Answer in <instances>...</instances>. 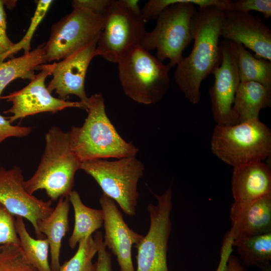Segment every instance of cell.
Wrapping results in <instances>:
<instances>
[{
	"label": "cell",
	"instance_id": "cell-1",
	"mask_svg": "<svg viewBox=\"0 0 271 271\" xmlns=\"http://www.w3.org/2000/svg\"><path fill=\"white\" fill-rule=\"evenodd\" d=\"M225 11L215 6L199 7L192 21L194 46L190 55L177 64L176 83L186 99L193 104L201 98L202 81L220 64L219 38Z\"/></svg>",
	"mask_w": 271,
	"mask_h": 271
},
{
	"label": "cell",
	"instance_id": "cell-2",
	"mask_svg": "<svg viewBox=\"0 0 271 271\" xmlns=\"http://www.w3.org/2000/svg\"><path fill=\"white\" fill-rule=\"evenodd\" d=\"M83 125L68 131L71 150L81 163L136 156L139 150L117 132L106 113L100 93L89 97Z\"/></svg>",
	"mask_w": 271,
	"mask_h": 271
},
{
	"label": "cell",
	"instance_id": "cell-3",
	"mask_svg": "<svg viewBox=\"0 0 271 271\" xmlns=\"http://www.w3.org/2000/svg\"><path fill=\"white\" fill-rule=\"evenodd\" d=\"M228 0H183L165 9L157 19L155 28L147 32L141 44L147 51L156 50L160 61L169 60L173 67L182 60L183 52L193 40L191 25L196 6L215 5L224 10Z\"/></svg>",
	"mask_w": 271,
	"mask_h": 271
},
{
	"label": "cell",
	"instance_id": "cell-4",
	"mask_svg": "<svg viewBox=\"0 0 271 271\" xmlns=\"http://www.w3.org/2000/svg\"><path fill=\"white\" fill-rule=\"evenodd\" d=\"M45 147L41 162L34 175L24 185L31 195L45 190L52 201L69 196L74 177L81 162L71 150L68 131L52 126L45 134Z\"/></svg>",
	"mask_w": 271,
	"mask_h": 271
},
{
	"label": "cell",
	"instance_id": "cell-5",
	"mask_svg": "<svg viewBox=\"0 0 271 271\" xmlns=\"http://www.w3.org/2000/svg\"><path fill=\"white\" fill-rule=\"evenodd\" d=\"M212 153L233 167L263 162L271 153V130L259 118L230 125H216L211 140Z\"/></svg>",
	"mask_w": 271,
	"mask_h": 271
},
{
	"label": "cell",
	"instance_id": "cell-6",
	"mask_svg": "<svg viewBox=\"0 0 271 271\" xmlns=\"http://www.w3.org/2000/svg\"><path fill=\"white\" fill-rule=\"evenodd\" d=\"M117 64L123 91L132 100L145 105L156 104L169 90L171 66L141 45L126 54Z\"/></svg>",
	"mask_w": 271,
	"mask_h": 271
},
{
	"label": "cell",
	"instance_id": "cell-7",
	"mask_svg": "<svg viewBox=\"0 0 271 271\" xmlns=\"http://www.w3.org/2000/svg\"><path fill=\"white\" fill-rule=\"evenodd\" d=\"M80 169L91 176L105 194L126 215L136 214L139 180L144 175L143 163L136 156L115 161L99 159L81 163Z\"/></svg>",
	"mask_w": 271,
	"mask_h": 271
},
{
	"label": "cell",
	"instance_id": "cell-8",
	"mask_svg": "<svg viewBox=\"0 0 271 271\" xmlns=\"http://www.w3.org/2000/svg\"><path fill=\"white\" fill-rule=\"evenodd\" d=\"M104 16L76 8L53 25L50 37L44 43L46 62L62 60L98 39Z\"/></svg>",
	"mask_w": 271,
	"mask_h": 271
},
{
	"label": "cell",
	"instance_id": "cell-9",
	"mask_svg": "<svg viewBox=\"0 0 271 271\" xmlns=\"http://www.w3.org/2000/svg\"><path fill=\"white\" fill-rule=\"evenodd\" d=\"M146 32L141 15L132 13L113 0L104 16L95 55L117 63L126 54L141 45Z\"/></svg>",
	"mask_w": 271,
	"mask_h": 271
},
{
	"label": "cell",
	"instance_id": "cell-10",
	"mask_svg": "<svg viewBox=\"0 0 271 271\" xmlns=\"http://www.w3.org/2000/svg\"><path fill=\"white\" fill-rule=\"evenodd\" d=\"M154 195L158 204L147 206L150 219L149 230L141 242L134 246L137 249L136 271H169L167 254L172 230L171 188L161 195Z\"/></svg>",
	"mask_w": 271,
	"mask_h": 271
},
{
	"label": "cell",
	"instance_id": "cell-11",
	"mask_svg": "<svg viewBox=\"0 0 271 271\" xmlns=\"http://www.w3.org/2000/svg\"><path fill=\"white\" fill-rule=\"evenodd\" d=\"M55 62L40 66V72L22 89L6 96H1L0 99L12 104L10 109L4 111V113L12 114L8 118L11 123L18 119L42 112L54 113L72 107L87 109V106L80 101H69L54 97L48 90L45 80L52 75Z\"/></svg>",
	"mask_w": 271,
	"mask_h": 271
},
{
	"label": "cell",
	"instance_id": "cell-12",
	"mask_svg": "<svg viewBox=\"0 0 271 271\" xmlns=\"http://www.w3.org/2000/svg\"><path fill=\"white\" fill-rule=\"evenodd\" d=\"M220 64L212 71L214 82L209 93L212 115L216 125L238 123L232 109L235 95L240 82L238 69V48L234 42L220 43Z\"/></svg>",
	"mask_w": 271,
	"mask_h": 271
},
{
	"label": "cell",
	"instance_id": "cell-13",
	"mask_svg": "<svg viewBox=\"0 0 271 271\" xmlns=\"http://www.w3.org/2000/svg\"><path fill=\"white\" fill-rule=\"evenodd\" d=\"M21 169L15 166L10 169L0 168V203L12 215L27 219L33 226L38 239H42L38 228L39 221L53 211L52 201L38 199L25 189Z\"/></svg>",
	"mask_w": 271,
	"mask_h": 271
},
{
	"label": "cell",
	"instance_id": "cell-14",
	"mask_svg": "<svg viewBox=\"0 0 271 271\" xmlns=\"http://www.w3.org/2000/svg\"><path fill=\"white\" fill-rule=\"evenodd\" d=\"M103 214V242L116 257L119 271H136L132 248L144 236L130 229L125 222L116 203L104 194L99 198Z\"/></svg>",
	"mask_w": 271,
	"mask_h": 271
},
{
	"label": "cell",
	"instance_id": "cell-15",
	"mask_svg": "<svg viewBox=\"0 0 271 271\" xmlns=\"http://www.w3.org/2000/svg\"><path fill=\"white\" fill-rule=\"evenodd\" d=\"M98 39L60 62H55L53 78L47 87L51 93L54 91L59 98L64 100L69 95H76L87 107L89 97L85 91V79L88 66L96 56Z\"/></svg>",
	"mask_w": 271,
	"mask_h": 271
},
{
	"label": "cell",
	"instance_id": "cell-16",
	"mask_svg": "<svg viewBox=\"0 0 271 271\" xmlns=\"http://www.w3.org/2000/svg\"><path fill=\"white\" fill-rule=\"evenodd\" d=\"M220 37L241 44L256 57L271 61V30L257 15L225 11Z\"/></svg>",
	"mask_w": 271,
	"mask_h": 271
},
{
	"label": "cell",
	"instance_id": "cell-17",
	"mask_svg": "<svg viewBox=\"0 0 271 271\" xmlns=\"http://www.w3.org/2000/svg\"><path fill=\"white\" fill-rule=\"evenodd\" d=\"M233 240L271 232V195L245 202H235L230 210Z\"/></svg>",
	"mask_w": 271,
	"mask_h": 271
},
{
	"label": "cell",
	"instance_id": "cell-18",
	"mask_svg": "<svg viewBox=\"0 0 271 271\" xmlns=\"http://www.w3.org/2000/svg\"><path fill=\"white\" fill-rule=\"evenodd\" d=\"M235 202L253 201L271 195V171L263 162L234 167L231 179Z\"/></svg>",
	"mask_w": 271,
	"mask_h": 271
},
{
	"label": "cell",
	"instance_id": "cell-19",
	"mask_svg": "<svg viewBox=\"0 0 271 271\" xmlns=\"http://www.w3.org/2000/svg\"><path fill=\"white\" fill-rule=\"evenodd\" d=\"M69 202L68 196L60 197L52 212L38 223L39 232L45 234L49 241L52 271H58L61 265L60 254L62 241L69 231Z\"/></svg>",
	"mask_w": 271,
	"mask_h": 271
},
{
	"label": "cell",
	"instance_id": "cell-20",
	"mask_svg": "<svg viewBox=\"0 0 271 271\" xmlns=\"http://www.w3.org/2000/svg\"><path fill=\"white\" fill-rule=\"evenodd\" d=\"M271 89L254 81L240 82L232 109L238 123L258 118L260 110L270 106Z\"/></svg>",
	"mask_w": 271,
	"mask_h": 271
},
{
	"label": "cell",
	"instance_id": "cell-21",
	"mask_svg": "<svg viewBox=\"0 0 271 271\" xmlns=\"http://www.w3.org/2000/svg\"><path fill=\"white\" fill-rule=\"evenodd\" d=\"M44 43L22 56L0 62V98L6 86L13 80L21 78L32 79L35 70L46 64Z\"/></svg>",
	"mask_w": 271,
	"mask_h": 271
},
{
	"label": "cell",
	"instance_id": "cell-22",
	"mask_svg": "<svg viewBox=\"0 0 271 271\" xmlns=\"http://www.w3.org/2000/svg\"><path fill=\"white\" fill-rule=\"evenodd\" d=\"M68 197L74 212L73 230L68 240L69 247L73 249L80 241L102 226L103 214L101 209L85 205L75 190H72Z\"/></svg>",
	"mask_w": 271,
	"mask_h": 271
},
{
	"label": "cell",
	"instance_id": "cell-23",
	"mask_svg": "<svg viewBox=\"0 0 271 271\" xmlns=\"http://www.w3.org/2000/svg\"><path fill=\"white\" fill-rule=\"evenodd\" d=\"M242 264L270 271L271 232L233 240Z\"/></svg>",
	"mask_w": 271,
	"mask_h": 271
},
{
	"label": "cell",
	"instance_id": "cell-24",
	"mask_svg": "<svg viewBox=\"0 0 271 271\" xmlns=\"http://www.w3.org/2000/svg\"><path fill=\"white\" fill-rule=\"evenodd\" d=\"M236 44L240 82L254 81L271 89V61L253 55L241 44Z\"/></svg>",
	"mask_w": 271,
	"mask_h": 271
},
{
	"label": "cell",
	"instance_id": "cell-25",
	"mask_svg": "<svg viewBox=\"0 0 271 271\" xmlns=\"http://www.w3.org/2000/svg\"><path fill=\"white\" fill-rule=\"evenodd\" d=\"M16 227L20 241V246L29 262L38 271H52L48 259L49 243L48 239H36L31 237L22 217H16Z\"/></svg>",
	"mask_w": 271,
	"mask_h": 271
},
{
	"label": "cell",
	"instance_id": "cell-26",
	"mask_svg": "<svg viewBox=\"0 0 271 271\" xmlns=\"http://www.w3.org/2000/svg\"><path fill=\"white\" fill-rule=\"evenodd\" d=\"M99 233L97 231L94 237L90 235L80 241L75 254L60 265L58 271H95L92 259L98 251Z\"/></svg>",
	"mask_w": 271,
	"mask_h": 271
},
{
	"label": "cell",
	"instance_id": "cell-27",
	"mask_svg": "<svg viewBox=\"0 0 271 271\" xmlns=\"http://www.w3.org/2000/svg\"><path fill=\"white\" fill-rule=\"evenodd\" d=\"M52 0H39L37 1L36 8L27 32L23 38L7 53L0 56V62H3L21 50L24 54L28 53L31 49V43L34 33L40 23L46 16L51 4Z\"/></svg>",
	"mask_w": 271,
	"mask_h": 271
},
{
	"label": "cell",
	"instance_id": "cell-28",
	"mask_svg": "<svg viewBox=\"0 0 271 271\" xmlns=\"http://www.w3.org/2000/svg\"><path fill=\"white\" fill-rule=\"evenodd\" d=\"M0 271H38L27 259L20 245H0Z\"/></svg>",
	"mask_w": 271,
	"mask_h": 271
},
{
	"label": "cell",
	"instance_id": "cell-29",
	"mask_svg": "<svg viewBox=\"0 0 271 271\" xmlns=\"http://www.w3.org/2000/svg\"><path fill=\"white\" fill-rule=\"evenodd\" d=\"M20 245L14 215L0 203V245Z\"/></svg>",
	"mask_w": 271,
	"mask_h": 271
},
{
	"label": "cell",
	"instance_id": "cell-30",
	"mask_svg": "<svg viewBox=\"0 0 271 271\" xmlns=\"http://www.w3.org/2000/svg\"><path fill=\"white\" fill-rule=\"evenodd\" d=\"M251 11H255L261 13L265 18L269 19L271 16V1H230L229 9L227 11L249 13Z\"/></svg>",
	"mask_w": 271,
	"mask_h": 271
},
{
	"label": "cell",
	"instance_id": "cell-31",
	"mask_svg": "<svg viewBox=\"0 0 271 271\" xmlns=\"http://www.w3.org/2000/svg\"><path fill=\"white\" fill-rule=\"evenodd\" d=\"M183 0H150L141 10L142 17L145 23L157 19L161 13L171 5Z\"/></svg>",
	"mask_w": 271,
	"mask_h": 271
},
{
	"label": "cell",
	"instance_id": "cell-32",
	"mask_svg": "<svg viewBox=\"0 0 271 271\" xmlns=\"http://www.w3.org/2000/svg\"><path fill=\"white\" fill-rule=\"evenodd\" d=\"M32 130L31 127L13 125L9 119L0 114V144L10 137L28 136Z\"/></svg>",
	"mask_w": 271,
	"mask_h": 271
},
{
	"label": "cell",
	"instance_id": "cell-33",
	"mask_svg": "<svg viewBox=\"0 0 271 271\" xmlns=\"http://www.w3.org/2000/svg\"><path fill=\"white\" fill-rule=\"evenodd\" d=\"M113 0H74L72 2L73 9L82 8L99 15L105 16Z\"/></svg>",
	"mask_w": 271,
	"mask_h": 271
},
{
	"label": "cell",
	"instance_id": "cell-34",
	"mask_svg": "<svg viewBox=\"0 0 271 271\" xmlns=\"http://www.w3.org/2000/svg\"><path fill=\"white\" fill-rule=\"evenodd\" d=\"M4 1L0 0V56L9 51L15 45L7 33V15Z\"/></svg>",
	"mask_w": 271,
	"mask_h": 271
},
{
	"label": "cell",
	"instance_id": "cell-35",
	"mask_svg": "<svg viewBox=\"0 0 271 271\" xmlns=\"http://www.w3.org/2000/svg\"><path fill=\"white\" fill-rule=\"evenodd\" d=\"M103 237L100 231L99 234L98 249L97 252V260L95 263V271H112V259L111 253L106 250L103 242Z\"/></svg>",
	"mask_w": 271,
	"mask_h": 271
},
{
	"label": "cell",
	"instance_id": "cell-36",
	"mask_svg": "<svg viewBox=\"0 0 271 271\" xmlns=\"http://www.w3.org/2000/svg\"><path fill=\"white\" fill-rule=\"evenodd\" d=\"M232 238L227 234L221 247L220 259L216 271H226L227 262L232 251Z\"/></svg>",
	"mask_w": 271,
	"mask_h": 271
},
{
	"label": "cell",
	"instance_id": "cell-37",
	"mask_svg": "<svg viewBox=\"0 0 271 271\" xmlns=\"http://www.w3.org/2000/svg\"><path fill=\"white\" fill-rule=\"evenodd\" d=\"M117 2L122 7L132 13L141 15V10L139 5V1L137 0H116Z\"/></svg>",
	"mask_w": 271,
	"mask_h": 271
},
{
	"label": "cell",
	"instance_id": "cell-38",
	"mask_svg": "<svg viewBox=\"0 0 271 271\" xmlns=\"http://www.w3.org/2000/svg\"><path fill=\"white\" fill-rule=\"evenodd\" d=\"M226 271H245L241 261L237 257L230 255L228 258Z\"/></svg>",
	"mask_w": 271,
	"mask_h": 271
},
{
	"label": "cell",
	"instance_id": "cell-39",
	"mask_svg": "<svg viewBox=\"0 0 271 271\" xmlns=\"http://www.w3.org/2000/svg\"><path fill=\"white\" fill-rule=\"evenodd\" d=\"M0 168H1V166H0Z\"/></svg>",
	"mask_w": 271,
	"mask_h": 271
}]
</instances>
